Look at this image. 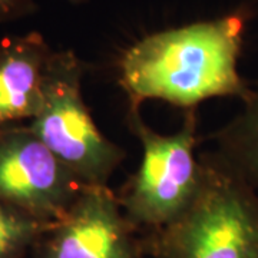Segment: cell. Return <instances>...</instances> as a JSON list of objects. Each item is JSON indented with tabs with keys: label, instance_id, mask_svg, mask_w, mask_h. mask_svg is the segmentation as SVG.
Returning <instances> with one entry per match:
<instances>
[{
	"label": "cell",
	"instance_id": "obj_5",
	"mask_svg": "<svg viewBox=\"0 0 258 258\" xmlns=\"http://www.w3.org/2000/svg\"><path fill=\"white\" fill-rule=\"evenodd\" d=\"M83 186L29 125L0 131V203L55 222L72 207Z\"/></svg>",
	"mask_w": 258,
	"mask_h": 258
},
{
	"label": "cell",
	"instance_id": "obj_9",
	"mask_svg": "<svg viewBox=\"0 0 258 258\" xmlns=\"http://www.w3.org/2000/svg\"><path fill=\"white\" fill-rule=\"evenodd\" d=\"M53 222L0 203V258H28Z\"/></svg>",
	"mask_w": 258,
	"mask_h": 258
},
{
	"label": "cell",
	"instance_id": "obj_3",
	"mask_svg": "<svg viewBox=\"0 0 258 258\" xmlns=\"http://www.w3.org/2000/svg\"><path fill=\"white\" fill-rule=\"evenodd\" d=\"M126 123L141 141L142 161L118 194L129 222L138 230L159 231L192 204L203 185L204 165L195 157L197 109H188L182 128L162 135L144 122L139 106H129Z\"/></svg>",
	"mask_w": 258,
	"mask_h": 258
},
{
	"label": "cell",
	"instance_id": "obj_1",
	"mask_svg": "<svg viewBox=\"0 0 258 258\" xmlns=\"http://www.w3.org/2000/svg\"><path fill=\"white\" fill-rule=\"evenodd\" d=\"M252 16V6L241 5L218 18L139 39L119 59V85L129 106L159 99L188 111L211 98L245 101L251 85L238 62Z\"/></svg>",
	"mask_w": 258,
	"mask_h": 258
},
{
	"label": "cell",
	"instance_id": "obj_8",
	"mask_svg": "<svg viewBox=\"0 0 258 258\" xmlns=\"http://www.w3.org/2000/svg\"><path fill=\"white\" fill-rule=\"evenodd\" d=\"M210 139L212 155L258 192V81L242 109Z\"/></svg>",
	"mask_w": 258,
	"mask_h": 258
},
{
	"label": "cell",
	"instance_id": "obj_7",
	"mask_svg": "<svg viewBox=\"0 0 258 258\" xmlns=\"http://www.w3.org/2000/svg\"><path fill=\"white\" fill-rule=\"evenodd\" d=\"M52 52L39 32L0 40V131L36 116Z\"/></svg>",
	"mask_w": 258,
	"mask_h": 258
},
{
	"label": "cell",
	"instance_id": "obj_2",
	"mask_svg": "<svg viewBox=\"0 0 258 258\" xmlns=\"http://www.w3.org/2000/svg\"><path fill=\"white\" fill-rule=\"evenodd\" d=\"M203 185L189 208L151 232L149 258H258V192L212 152L203 154Z\"/></svg>",
	"mask_w": 258,
	"mask_h": 258
},
{
	"label": "cell",
	"instance_id": "obj_4",
	"mask_svg": "<svg viewBox=\"0 0 258 258\" xmlns=\"http://www.w3.org/2000/svg\"><path fill=\"white\" fill-rule=\"evenodd\" d=\"M85 68L74 50L52 52L42 103L28 125L83 185H108L126 152L98 129L83 101Z\"/></svg>",
	"mask_w": 258,
	"mask_h": 258
},
{
	"label": "cell",
	"instance_id": "obj_6",
	"mask_svg": "<svg viewBox=\"0 0 258 258\" xmlns=\"http://www.w3.org/2000/svg\"><path fill=\"white\" fill-rule=\"evenodd\" d=\"M30 258H149L108 185H86L62 218L37 241Z\"/></svg>",
	"mask_w": 258,
	"mask_h": 258
},
{
	"label": "cell",
	"instance_id": "obj_10",
	"mask_svg": "<svg viewBox=\"0 0 258 258\" xmlns=\"http://www.w3.org/2000/svg\"><path fill=\"white\" fill-rule=\"evenodd\" d=\"M81 2V0H72ZM39 9L36 0H0V23L13 22L33 15Z\"/></svg>",
	"mask_w": 258,
	"mask_h": 258
}]
</instances>
